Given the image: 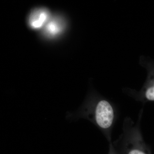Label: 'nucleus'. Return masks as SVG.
<instances>
[{
  "label": "nucleus",
  "mask_w": 154,
  "mask_h": 154,
  "mask_svg": "<svg viewBox=\"0 0 154 154\" xmlns=\"http://www.w3.org/2000/svg\"><path fill=\"white\" fill-rule=\"evenodd\" d=\"M92 116L95 124L102 130L107 131L111 129L114 122L115 110L110 102L102 99L93 106Z\"/></svg>",
  "instance_id": "f257e3e1"
},
{
  "label": "nucleus",
  "mask_w": 154,
  "mask_h": 154,
  "mask_svg": "<svg viewBox=\"0 0 154 154\" xmlns=\"http://www.w3.org/2000/svg\"><path fill=\"white\" fill-rule=\"evenodd\" d=\"M117 151L119 154H149L137 131H134Z\"/></svg>",
  "instance_id": "f03ea898"
},
{
  "label": "nucleus",
  "mask_w": 154,
  "mask_h": 154,
  "mask_svg": "<svg viewBox=\"0 0 154 154\" xmlns=\"http://www.w3.org/2000/svg\"><path fill=\"white\" fill-rule=\"evenodd\" d=\"M50 19V13L47 9H37L30 14L28 24L33 30H38L45 27Z\"/></svg>",
  "instance_id": "7ed1b4c3"
},
{
  "label": "nucleus",
  "mask_w": 154,
  "mask_h": 154,
  "mask_svg": "<svg viewBox=\"0 0 154 154\" xmlns=\"http://www.w3.org/2000/svg\"><path fill=\"white\" fill-rule=\"evenodd\" d=\"M65 26L63 19L60 17H53L51 18L45 26L43 33L47 37L53 38L62 33Z\"/></svg>",
  "instance_id": "20e7f679"
},
{
  "label": "nucleus",
  "mask_w": 154,
  "mask_h": 154,
  "mask_svg": "<svg viewBox=\"0 0 154 154\" xmlns=\"http://www.w3.org/2000/svg\"><path fill=\"white\" fill-rule=\"evenodd\" d=\"M145 97L149 101H154V85L147 89L145 93Z\"/></svg>",
  "instance_id": "39448f33"
},
{
  "label": "nucleus",
  "mask_w": 154,
  "mask_h": 154,
  "mask_svg": "<svg viewBox=\"0 0 154 154\" xmlns=\"http://www.w3.org/2000/svg\"><path fill=\"white\" fill-rule=\"evenodd\" d=\"M119 154V153L116 149L114 148L113 146L111 145L110 146L109 154Z\"/></svg>",
  "instance_id": "423d86ee"
}]
</instances>
